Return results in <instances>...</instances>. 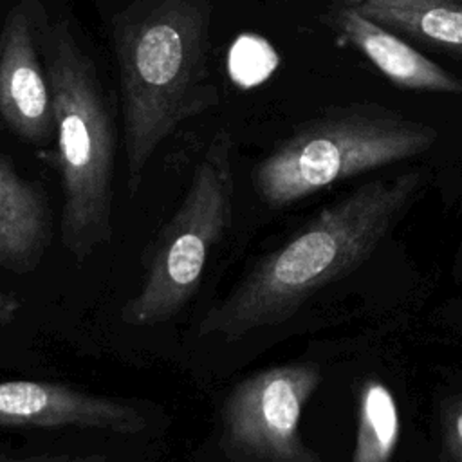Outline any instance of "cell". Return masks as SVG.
<instances>
[{"label": "cell", "mask_w": 462, "mask_h": 462, "mask_svg": "<svg viewBox=\"0 0 462 462\" xmlns=\"http://www.w3.org/2000/svg\"><path fill=\"white\" fill-rule=\"evenodd\" d=\"M274 65V51L258 36H240L229 51V74L242 87H251L265 79Z\"/></svg>", "instance_id": "13"}, {"label": "cell", "mask_w": 462, "mask_h": 462, "mask_svg": "<svg viewBox=\"0 0 462 462\" xmlns=\"http://www.w3.org/2000/svg\"><path fill=\"white\" fill-rule=\"evenodd\" d=\"M0 116L31 143H43L56 132L51 87L40 65L25 0L9 11L0 34Z\"/></svg>", "instance_id": "8"}, {"label": "cell", "mask_w": 462, "mask_h": 462, "mask_svg": "<svg viewBox=\"0 0 462 462\" xmlns=\"http://www.w3.org/2000/svg\"><path fill=\"white\" fill-rule=\"evenodd\" d=\"M52 240V213L42 188L16 173L0 152V267L32 273Z\"/></svg>", "instance_id": "10"}, {"label": "cell", "mask_w": 462, "mask_h": 462, "mask_svg": "<svg viewBox=\"0 0 462 462\" xmlns=\"http://www.w3.org/2000/svg\"><path fill=\"white\" fill-rule=\"evenodd\" d=\"M401 437V417L392 390L379 379L363 384L352 462H390Z\"/></svg>", "instance_id": "12"}, {"label": "cell", "mask_w": 462, "mask_h": 462, "mask_svg": "<svg viewBox=\"0 0 462 462\" xmlns=\"http://www.w3.org/2000/svg\"><path fill=\"white\" fill-rule=\"evenodd\" d=\"M231 137L220 130L208 144L189 188L157 235L141 289L123 305L128 325L171 319L193 298L211 247L231 224Z\"/></svg>", "instance_id": "5"}, {"label": "cell", "mask_w": 462, "mask_h": 462, "mask_svg": "<svg viewBox=\"0 0 462 462\" xmlns=\"http://www.w3.org/2000/svg\"><path fill=\"white\" fill-rule=\"evenodd\" d=\"M45 51L63 189L61 242L85 262L112 238L114 125L96 67L67 23L49 29Z\"/></svg>", "instance_id": "3"}, {"label": "cell", "mask_w": 462, "mask_h": 462, "mask_svg": "<svg viewBox=\"0 0 462 462\" xmlns=\"http://www.w3.org/2000/svg\"><path fill=\"white\" fill-rule=\"evenodd\" d=\"M328 2H334L337 5H361V4L370 2V0H328Z\"/></svg>", "instance_id": "17"}, {"label": "cell", "mask_w": 462, "mask_h": 462, "mask_svg": "<svg viewBox=\"0 0 462 462\" xmlns=\"http://www.w3.org/2000/svg\"><path fill=\"white\" fill-rule=\"evenodd\" d=\"M437 130L377 103H352L300 125L254 170L258 195L274 208L330 184L430 150Z\"/></svg>", "instance_id": "4"}, {"label": "cell", "mask_w": 462, "mask_h": 462, "mask_svg": "<svg viewBox=\"0 0 462 462\" xmlns=\"http://www.w3.org/2000/svg\"><path fill=\"white\" fill-rule=\"evenodd\" d=\"M209 0H134L112 23L128 188L175 128L220 99L211 79Z\"/></svg>", "instance_id": "2"}, {"label": "cell", "mask_w": 462, "mask_h": 462, "mask_svg": "<svg viewBox=\"0 0 462 462\" xmlns=\"http://www.w3.org/2000/svg\"><path fill=\"white\" fill-rule=\"evenodd\" d=\"M20 307H22L20 300L13 292L0 287V328L14 321Z\"/></svg>", "instance_id": "16"}, {"label": "cell", "mask_w": 462, "mask_h": 462, "mask_svg": "<svg viewBox=\"0 0 462 462\" xmlns=\"http://www.w3.org/2000/svg\"><path fill=\"white\" fill-rule=\"evenodd\" d=\"M352 7L393 32L462 60V0H370Z\"/></svg>", "instance_id": "11"}, {"label": "cell", "mask_w": 462, "mask_h": 462, "mask_svg": "<svg viewBox=\"0 0 462 462\" xmlns=\"http://www.w3.org/2000/svg\"><path fill=\"white\" fill-rule=\"evenodd\" d=\"M330 14L339 34L395 87L462 94V79L420 54L388 27L361 14L356 7L339 5Z\"/></svg>", "instance_id": "9"}, {"label": "cell", "mask_w": 462, "mask_h": 462, "mask_svg": "<svg viewBox=\"0 0 462 462\" xmlns=\"http://www.w3.org/2000/svg\"><path fill=\"white\" fill-rule=\"evenodd\" d=\"M0 462H108L105 457H74V455H13L0 453Z\"/></svg>", "instance_id": "15"}, {"label": "cell", "mask_w": 462, "mask_h": 462, "mask_svg": "<svg viewBox=\"0 0 462 462\" xmlns=\"http://www.w3.org/2000/svg\"><path fill=\"white\" fill-rule=\"evenodd\" d=\"M442 431L449 458L462 462V399L453 401L442 411Z\"/></svg>", "instance_id": "14"}, {"label": "cell", "mask_w": 462, "mask_h": 462, "mask_svg": "<svg viewBox=\"0 0 462 462\" xmlns=\"http://www.w3.org/2000/svg\"><path fill=\"white\" fill-rule=\"evenodd\" d=\"M321 374L291 363L235 384L220 408V446L231 462H321L300 435V419Z\"/></svg>", "instance_id": "6"}, {"label": "cell", "mask_w": 462, "mask_h": 462, "mask_svg": "<svg viewBox=\"0 0 462 462\" xmlns=\"http://www.w3.org/2000/svg\"><path fill=\"white\" fill-rule=\"evenodd\" d=\"M0 428H90L134 435L146 428L139 408L47 381H0Z\"/></svg>", "instance_id": "7"}, {"label": "cell", "mask_w": 462, "mask_h": 462, "mask_svg": "<svg viewBox=\"0 0 462 462\" xmlns=\"http://www.w3.org/2000/svg\"><path fill=\"white\" fill-rule=\"evenodd\" d=\"M422 171L366 182L327 206L199 323V336L238 339L287 319L314 291L354 269L390 231L422 186Z\"/></svg>", "instance_id": "1"}]
</instances>
